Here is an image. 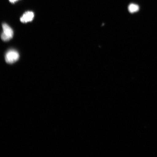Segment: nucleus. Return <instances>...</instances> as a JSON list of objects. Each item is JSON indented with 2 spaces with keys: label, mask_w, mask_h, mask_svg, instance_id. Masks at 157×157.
<instances>
[{
  "label": "nucleus",
  "mask_w": 157,
  "mask_h": 157,
  "mask_svg": "<svg viewBox=\"0 0 157 157\" xmlns=\"http://www.w3.org/2000/svg\"><path fill=\"white\" fill-rule=\"evenodd\" d=\"M3 32L1 34L2 40L4 41H9L13 38V33L12 29L6 23L2 25Z\"/></svg>",
  "instance_id": "f257e3e1"
},
{
  "label": "nucleus",
  "mask_w": 157,
  "mask_h": 157,
  "mask_svg": "<svg viewBox=\"0 0 157 157\" xmlns=\"http://www.w3.org/2000/svg\"><path fill=\"white\" fill-rule=\"evenodd\" d=\"M19 55L18 52L15 50L8 51L5 56V60L8 63L12 64L18 60Z\"/></svg>",
  "instance_id": "f03ea898"
},
{
  "label": "nucleus",
  "mask_w": 157,
  "mask_h": 157,
  "mask_svg": "<svg viewBox=\"0 0 157 157\" xmlns=\"http://www.w3.org/2000/svg\"><path fill=\"white\" fill-rule=\"evenodd\" d=\"M34 13L32 11H27L21 17L20 20L21 22L26 23L32 21L34 17Z\"/></svg>",
  "instance_id": "7ed1b4c3"
},
{
  "label": "nucleus",
  "mask_w": 157,
  "mask_h": 157,
  "mask_svg": "<svg viewBox=\"0 0 157 157\" xmlns=\"http://www.w3.org/2000/svg\"><path fill=\"white\" fill-rule=\"evenodd\" d=\"M128 10L131 13H134L138 11L139 7L138 5L135 4H131L128 7Z\"/></svg>",
  "instance_id": "20e7f679"
},
{
  "label": "nucleus",
  "mask_w": 157,
  "mask_h": 157,
  "mask_svg": "<svg viewBox=\"0 0 157 157\" xmlns=\"http://www.w3.org/2000/svg\"><path fill=\"white\" fill-rule=\"evenodd\" d=\"M17 1H18V0H9L10 2L12 3L15 2H16Z\"/></svg>",
  "instance_id": "39448f33"
}]
</instances>
